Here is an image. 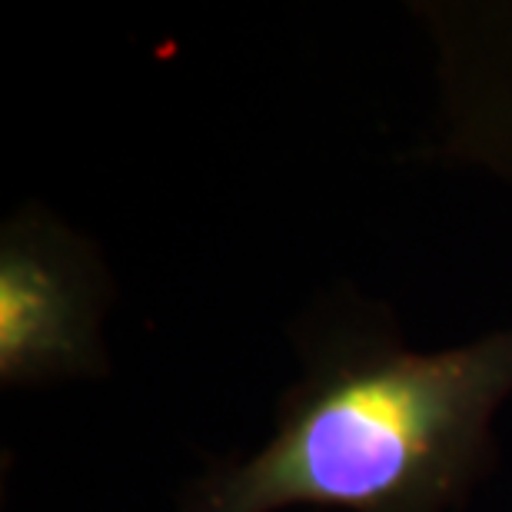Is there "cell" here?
I'll use <instances>...</instances> for the list:
<instances>
[{
  "label": "cell",
  "instance_id": "1",
  "mask_svg": "<svg viewBox=\"0 0 512 512\" xmlns=\"http://www.w3.org/2000/svg\"><path fill=\"white\" fill-rule=\"evenodd\" d=\"M300 380L247 459H223L177 512H446L493 476V419L512 396V326L439 353L409 350L393 310L336 286L290 326Z\"/></svg>",
  "mask_w": 512,
  "mask_h": 512
},
{
  "label": "cell",
  "instance_id": "2",
  "mask_svg": "<svg viewBox=\"0 0 512 512\" xmlns=\"http://www.w3.org/2000/svg\"><path fill=\"white\" fill-rule=\"evenodd\" d=\"M114 293L94 243L40 203H24L0 227V383L104 380V316Z\"/></svg>",
  "mask_w": 512,
  "mask_h": 512
}]
</instances>
